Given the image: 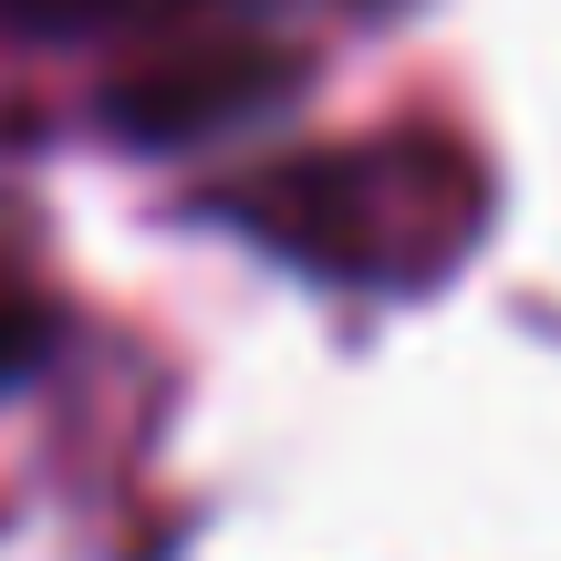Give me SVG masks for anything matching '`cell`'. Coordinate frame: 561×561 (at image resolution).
Instances as JSON below:
<instances>
[{
	"label": "cell",
	"mask_w": 561,
	"mask_h": 561,
	"mask_svg": "<svg viewBox=\"0 0 561 561\" xmlns=\"http://www.w3.org/2000/svg\"><path fill=\"white\" fill-rule=\"evenodd\" d=\"M32 343H42V322H32V312H21V301H11V291H0V385H11V375H21V354H32Z\"/></svg>",
	"instance_id": "1"
}]
</instances>
